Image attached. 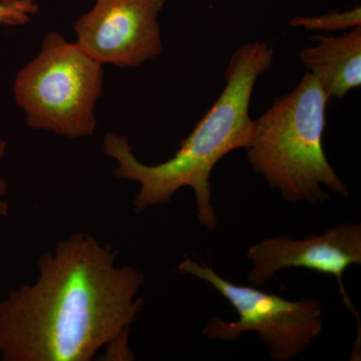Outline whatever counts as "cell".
Listing matches in <instances>:
<instances>
[{"label":"cell","instance_id":"obj_1","mask_svg":"<svg viewBox=\"0 0 361 361\" xmlns=\"http://www.w3.org/2000/svg\"><path fill=\"white\" fill-rule=\"evenodd\" d=\"M87 233L61 240L39 260V277L0 300L4 361H90L130 330L144 307L137 268Z\"/></svg>","mask_w":361,"mask_h":361},{"label":"cell","instance_id":"obj_2","mask_svg":"<svg viewBox=\"0 0 361 361\" xmlns=\"http://www.w3.org/2000/svg\"><path fill=\"white\" fill-rule=\"evenodd\" d=\"M274 54V49L264 42H247L235 51L225 70L222 94L170 160L145 165L135 158L125 137L106 135L104 153L118 164L114 174L140 184L134 200L135 212L167 205L180 189L190 187L196 199L199 223L208 230L218 227L211 174L226 155L248 148L254 126L249 115L252 94L258 78L272 66Z\"/></svg>","mask_w":361,"mask_h":361},{"label":"cell","instance_id":"obj_3","mask_svg":"<svg viewBox=\"0 0 361 361\" xmlns=\"http://www.w3.org/2000/svg\"><path fill=\"white\" fill-rule=\"evenodd\" d=\"M330 97L310 73L295 89L277 97L254 121L246 149L252 170L289 203L322 205L332 200L323 187L341 198L349 189L323 149Z\"/></svg>","mask_w":361,"mask_h":361},{"label":"cell","instance_id":"obj_4","mask_svg":"<svg viewBox=\"0 0 361 361\" xmlns=\"http://www.w3.org/2000/svg\"><path fill=\"white\" fill-rule=\"evenodd\" d=\"M102 85L101 63L51 32L37 58L18 73L14 94L30 128L78 139L94 134Z\"/></svg>","mask_w":361,"mask_h":361},{"label":"cell","instance_id":"obj_5","mask_svg":"<svg viewBox=\"0 0 361 361\" xmlns=\"http://www.w3.org/2000/svg\"><path fill=\"white\" fill-rule=\"evenodd\" d=\"M178 271L203 280L224 297L237 314L236 322L213 316L203 334L211 341L233 343L246 332H255L275 361H290L322 334L324 308L317 298L288 300L256 287L232 283L205 263L186 258Z\"/></svg>","mask_w":361,"mask_h":361},{"label":"cell","instance_id":"obj_6","mask_svg":"<svg viewBox=\"0 0 361 361\" xmlns=\"http://www.w3.org/2000/svg\"><path fill=\"white\" fill-rule=\"evenodd\" d=\"M168 0H97L75 23V42L90 58L137 68L163 51L159 13Z\"/></svg>","mask_w":361,"mask_h":361},{"label":"cell","instance_id":"obj_7","mask_svg":"<svg viewBox=\"0 0 361 361\" xmlns=\"http://www.w3.org/2000/svg\"><path fill=\"white\" fill-rule=\"evenodd\" d=\"M251 268L247 279L255 286H263L281 270L307 269L336 278L342 302L353 311L358 325L357 311L344 288L343 276L350 266L361 264V224L341 223L320 235L293 239L286 235L263 239L247 251Z\"/></svg>","mask_w":361,"mask_h":361},{"label":"cell","instance_id":"obj_8","mask_svg":"<svg viewBox=\"0 0 361 361\" xmlns=\"http://www.w3.org/2000/svg\"><path fill=\"white\" fill-rule=\"evenodd\" d=\"M318 44L300 52L301 63L329 97L342 99L361 85V26L339 37H313Z\"/></svg>","mask_w":361,"mask_h":361},{"label":"cell","instance_id":"obj_9","mask_svg":"<svg viewBox=\"0 0 361 361\" xmlns=\"http://www.w3.org/2000/svg\"><path fill=\"white\" fill-rule=\"evenodd\" d=\"M290 25L294 27L302 26L310 30H341L361 26V9L355 7L351 11H332L315 18L297 16L292 18Z\"/></svg>","mask_w":361,"mask_h":361},{"label":"cell","instance_id":"obj_10","mask_svg":"<svg viewBox=\"0 0 361 361\" xmlns=\"http://www.w3.org/2000/svg\"><path fill=\"white\" fill-rule=\"evenodd\" d=\"M37 11L35 0H0V25H25Z\"/></svg>","mask_w":361,"mask_h":361},{"label":"cell","instance_id":"obj_11","mask_svg":"<svg viewBox=\"0 0 361 361\" xmlns=\"http://www.w3.org/2000/svg\"><path fill=\"white\" fill-rule=\"evenodd\" d=\"M7 185L4 180H0V216H6L8 214V203L1 200L2 197L6 194Z\"/></svg>","mask_w":361,"mask_h":361},{"label":"cell","instance_id":"obj_12","mask_svg":"<svg viewBox=\"0 0 361 361\" xmlns=\"http://www.w3.org/2000/svg\"><path fill=\"white\" fill-rule=\"evenodd\" d=\"M6 142H4V140L0 139V158H1V157L4 156V154H6Z\"/></svg>","mask_w":361,"mask_h":361}]
</instances>
